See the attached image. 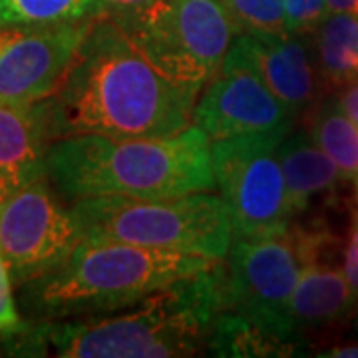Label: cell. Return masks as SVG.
Wrapping results in <instances>:
<instances>
[{
  "mask_svg": "<svg viewBox=\"0 0 358 358\" xmlns=\"http://www.w3.org/2000/svg\"><path fill=\"white\" fill-rule=\"evenodd\" d=\"M357 307V299L350 291L343 268L322 263L319 257L305 263L296 281L287 319L293 331L324 327L346 317Z\"/></svg>",
  "mask_w": 358,
  "mask_h": 358,
  "instance_id": "5bb4252c",
  "label": "cell"
},
{
  "mask_svg": "<svg viewBox=\"0 0 358 358\" xmlns=\"http://www.w3.org/2000/svg\"><path fill=\"white\" fill-rule=\"evenodd\" d=\"M46 178L0 205V255L18 287L62 265L84 239L72 207L62 205Z\"/></svg>",
  "mask_w": 358,
  "mask_h": 358,
  "instance_id": "9c48e42d",
  "label": "cell"
},
{
  "mask_svg": "<svg viewBox=\"0 0 358 358\" xmlns=\"http://www.w3.org/2000/svg\"><path fill=\"white\" fill-rule=\"evenodd\" d=\"M237 34L287 36V0H223Z\"/></svg>",
  "mask_w": 358,
  "mask_h": 358,
  "instance_id": "ffe728a7",
  "label": "cell"
},
{
  "mask_svg": "<svg viewBox=\"0 0 358 358\" xmlns=\"http://www.w3.org/2000/svg\"><path fill=\"white\" fill-rule=\"evenodd\" d=\"M96 16L0 28V102L36 106L50 100L76 64Z\"/></svg>",
  "mask_w": 358,
  "mask_h": 358,
  "instance_id": "30bf717a",
  "label": "cell"
},
{
  "mask_svg": "<svg viewBox=\"0 0 358 358\" xmlns=\"http://www.w3.org/2000/svg\"><path fill=\"white\" fill-rule=\"evenodd\" d=\"M294 115L247 66L225 62L193 108V126L203 129L209 141L245 134L293 128Z\"/></svg>",
  "mask_w": 358,
  "mask_h": 358,
  "instance_id": "8fae6325",
  "label": "cell"
},
{
  "mask_svg": "<svg viewBox=\"0 0 358 358\" xmlns=\"http://www.w3.org/2000/svg\"><path fill=\"white\" fill-rule=\"evenodd\" d=\"M322 357L331 358H358V345L334 346L329 352H322Z\"/></svg>",
  "mask_w": 358,
  "mask_h": 358,
  "instance_id": "4316f807",
  "label": "cell"
},
{
  "mask_svg": "<svg viewBox=\"0 0 358 358\" xmlns=\"http://www.w3.org/2000/svg\"><path fill=\"white\" fill-rule=\"evenodd\" d=\"M98 14V0H0V28L44 26Z\"/></svg>",
  "mask_w": 358,
  "mask_h": 358,
  "instance_id": "d6986e66",
  "label": "cell"
},
{
  "mask_svg": "<svg viewBox=\"0 0 358 358\" xmlns=\"http://www.w3.org/2000/svg\"><path fill=\"white\" fill-rule=\"evenodd\" d=\"M331 13H348L358 16V0H327Z\"/></svg>",
  "mask_w": 358,
  "mask_h": 358,
  "instance_id": "484cf974",
  "label": "cell"
},
{
  "mask_svg": "<svg viewBox=\"0 0 358 358\" xmlns=\"http://www.w3.org/2000/svg\"><path fill=\"white\" fill-rule=\"evenodd\" d=\"M310 136L322 152L341 169L343 178L358 187V126L338 108V103H322L310 120Z\"/></svg>",
  "mask_w": 358,
  "mask_h": 358,
  "instance_id": "ac0fdd59",
  "label": "cell"
},
{
  "mask_svg": "<svg viewBox=\"0 0 358 358\" xmlns=\"http://www.w3.org/2000/svg\"><path fill=\"white\" fill-rule=\"evenodd\" d=\"M13 277L0 255V334H14L20 331L22 322L16 310V301L13 293Z\"/></svg>",
  "mask_w": 358,
  "mask_h": 358,
  "instance_id": "7402d4cb",
  "label": "cell"
},
{
  "mask_svg": "<svg viewBox=\"0 0 358 358\" xmlns=\"http://www.w3.org/2000/svg\"><path fill=\"white\" fill-rule=\"evenodd\" d=\"M334 102L338 103V108L358 126V80L338 90Z\"/></svg>",
  "mask_w": 358,
  "mask_h": 358,
  "instance_id": "d4e9b609",
  "label": "cell"
},
{
  "mask_svg": "<svg viewBox=\"0 0 358 358\" xmlns=\"http://www.w3.org/2000/svg\"><path fill=\"white\" fill-rule=\"evenodd\" d=\"M164 0H98V14L106 16H122L152 8Z\"/></svg>",
  "mask_w": 358,
  "mask_h": 358,
  "instance_id": "cb8c5ba5",
  "label": "cell"
},
{
  "mask_svg": "<svg viewBox=\"0 0 358 358\" xmlns=\"http://www.w3.org/2000/svg\"><path fill=\"white\" fill-rule=\"evenodd\" d=\"M46 176L72 201L154 199L215 189L211 141L197 126L169 138H60L48 143Z\"/></svg>",
  "mask_w": 358,
  "mask_h": 358,
  "instance_id": "7a4b0ae2",
  "label": "cell"
},
{
  "mask_svg": "<svg viewBox=\"0 0 358 358\" xmlns=\"http://www.w3.org/2000/svg\"><path fill=\"white\" fill-rule=\"evenodd\" d=\"M279 162L293 217L303 213L313 199L334 192L345 179L310 131H289L279 143Z\"/></svg>",
  "mask_w": 358,
  "mask_h": 358,
  "instance_id": "9a60e30c",
  "label": "cell"
},
{
  "mask_svg": "<svg viewBox=\"0 0 358 358\" xmlns=\"http://www.w3.org/2000/svg\"><path fill=\"white\" fill-rule=\"evenodd\" d=\"M219 259L84 237L62 265L20 287L30 319H86L126 308Z\"/></svg>",
  "mask_w": 358,
  "mask_h": 358,
  "instance_id": "277c9868",
  "label": "cell"
},
{
  "mask_svg": "<svg viewBox=\"0 0 358 358\" xmlns=\"http://www.w3.org/2000/svg\"><path fill=\"white\" fill-rule=\"evenodd\" d=\"M110 18L164 76L197 96L217 76L237 36L223 0H164Z\"/></svg>",
  "mask_w": 358,
  "mask_h": 358,
  "instance_id": "8992f818",
  "label": "cell"
},
{
  "mask_svg": "<svg viewBox=\"0 0 358 358\" xmlns=\"http://www.w3.org/2000/svg\"><path fill=\"white\" fill-rule=\"evenodd\" d=\"M197 98L164 76L110 16L98 14L62 88L38 106L48 141L80 134L169 138L192 128Z\"/></svg>",
  "mask_w": 358,
  "mask_h": 358,
  "instance_id": "6da1fadb",
  "label": "cell"
},
{
  "mask_svg": "<svg viewBox=\"0 0 358 358\" xmlns=\"http://www.w3.org/2000/svg\"><path fill=\"white\" fill-rule=\"evenodd\" d=\"M329 14L327 0H287V30L296 36H313Z\"/></svg>",
  "mask_w": 358,
  "mask_h": 358,
  "instance_id": "44dd1931",
  "label": "cell"
},
{
  "mask_svg": "<svg viewBox=\"0 0 358 358\" xmlns=\"http://www.w3.org/2000/svg\"><path fill=\"white\" fill-rule=\"evenodd\" d=\"M343 273L350 285V291L355 294L358 305V211L352 219V227L348 233L345 247V261H343Z\"/></svg>",
  "mask_w": 358,
  "mask_h": 358,
  "instance_id": "603a6c76",
  "label": "cell"
},
{
  "mask_svg": "<svg viewBox=\"0 0 358 358\" xmlns=\"http://www.w3.org/2000/svg\"><path fill=\"white\" fill-rule=\"evenodd\" d=\"M357 307H358V305H357ZM357 319H358V313H357ZM357 322H358V320H357Z\"/></svg>",
  "mask_w": 358,
  "mask_h": 358,
  "instance_id": "83f0119b",
  "label": "cell"
},
{
  "mask_svg": "<svg viewBox=\"0 0 358 358\" xmlns=\"http://www.w3.org/2000/svg\"><path fill=\"white\" fill-rule=\"evenodd\" d=\"M291 128L211 141L215 189L227 207L233 237H265L291 227V203L279 143Z\"/></svg>",
  "mask_w": 358,
  "mask_h": 358,
  "instance_id": "ba28073f",
  "label": "cell"
},
{
  "mask_svg": "<svg viewBox=\"0 0 358 358\" xmlns=\"http://www.w3.org/2000/svg\"><path fill=\"white\" fill-rule=\"evenodd\" d=\"M223 259L129 307L50 324L44 334L66 358L193 357L207 348L211 327L225 308Z\"/></svg>",
  "mask_w": 358,
  "mask_h": 358,
  "instance_id": "3957f363",
  "label": "cell"
},
{
  "mask_svg": "<svg viewBox=\"0 0 358 358\" xmlns=\"http://www.w3.org/2000/svg\"><path fill=\"white\" fill-rule=\"evenodd\" d=\"M225 58L251 68L294 117L317 98L320 80L307 36L237 34Z\"/></svg>",
  "mask_w": 358,
  "mask_h": 358,
  "instance_id": "7c38bea8",
  "label": "cell"
},
{
  "mask_svg": "<svg viewBox=\"0 0 358 358\" xmlns=\"http://www.w3.org/2000/svg\"><path fill=\"white\" fill-rule=\"evenodd\" d=\"M48 143L38 103L0 102V205L46 176Z\"/></svg>",
  "mask_w": 358,
  "mask_h": 358,
  "instance_id": "4fadbf2b",
  "label": "cell"
},
{
  "mask_svg": "<svg viewBox=\"0 0 358 358\" xmlns=\"http://www.w3.org/2000/svg\"><path fill=\"white\" fill-rule=\"evenodd\" d=\"M84 237L223 259L233 225L221 195L211 192L176 197H86L72 201Z\"/></svg>",
  "mask_w": 358,
  "mask_h": 358,
  "instance_id": "5b68a950",
  "label": "cell"
},
{
  "mask_svg": "<svg viewBox=\"0 0 358 358\" xmlns=\"http://www.w3.org/2000/svg\"><path fill=\"white\" fill-rule=\"evenodd\" d=\"M313 54L319 80L341 90L358 80V16L331 13L313 34Z\"/></svg>",
  "mask_w": 358,
  "mask_h": 358,
  "instance_id": "2e32d148",
  "label": "cell"
},
{
  "mask_svg": "<svg viewBox=\"0 0 358 358\" xmlns=\"http://www.w3.org/2000/svg\"><path fill=\"white\" fill-rule=\"evenodd\" d=\"M320 235L289 229L265 237H233L223 259L225 308L285 338H296L287 308L305 263L319 253Z\"/></svg>",
  "mask_w": 358,
  "mask_h": 358,
  "instance_id": "52a82bcc",
  "label": "cell"
},
{
  "mask_svg": "<svg viewBox=\"0 0 358 358\" xmlns=\"http://www.w3.org/2000/svg\"><path fill=\"white\" fill-rule=\"evenodd\" d=\"M301 345L259 322L221 310L211 327L207 350L215 357H293Z\"/></svg>",
  "mask_w": 358,
  "mask_h": 358,
  "instance_id": "e0dca14e",
  "label": "cell"
}]
</instances>
